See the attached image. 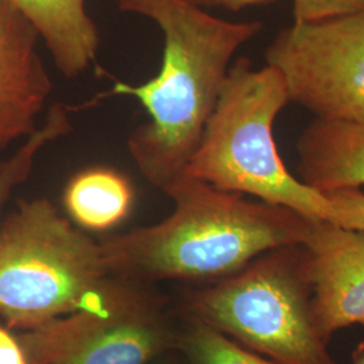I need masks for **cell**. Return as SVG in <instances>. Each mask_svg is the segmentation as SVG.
I'll list each match as a JSON object with an SVG mask.
<instances>
[{
    "mask_svg": "<svg viewBox=\"0 0 364 364\" xmlns=\"http://www.w3.org/2000/svg\"><path fill=\"white\" fill-rule=\"evenodd\" d=\"M117 7L154 21L164 34L156 77L117 81L105 96H130L146 108L150 120L132 130L127 146L144 178L165 193L185 174L235 53L263 23L224 21L186 0H117Z\"/></svg>",
    "mask_w": 364,
    "mask_h": 364,
    "instance_id": "obj_1",
    "label": "cell"
},
{
    "mask_svg": "<svg viewBox=\"0 0 364 364\" xmlns=\"http://www.w3.org/2000/svg\"><path fill=\"white\" fill-rule=\"evenodd\" d=\"M165 195L174 203L169 218L100 243L112 275L221 279L267 251L302 243L314 220L294 209L216 189L188 174Z\"/></svg>",
    "mask_w": 364,
    "mask_h": 364,
    "instance_id": "obj_2",
    "label": "cell"
},
{
    "mask_svg": "<svg viewBox=\"0 0 364 364\" xmlns=\"http://www.w3.org/2000/svg\"><path fill=\"white\" fill-rule=\"evenodd\" d=\"M287 103L285 82L274 68L255 69L246 57L237 58L185 174L220 191L254 196L338 224L326 196L294 177L278 153L274 122Z\"/></svg>",
    "mask_w": 364,
    "mask_h": 364,
    "instance_id": "obj_3",
    "label": "cell"
},
{
    "mask_svg": "<svg viewBox=\"0 0 364 364\" xmlns=\"http://www.w3.org/2000/svg\"><path fill=\"white\" fill-rule=\"evenodd\" d=\"M111 277L102 245L48 198L21 200L0 223V317L11 328L77 311Z\"/></svg>",
    "mask_w": 364,
    "mask_h": 364,
    "instance_id": "obj_4",
    "label": "cell"
},
{
    "mask_svg": "<svg viewBox=\"0 0 364 364\" xmlns=\"http://www.w3.org/2000/svg\"><path fill=\"white\" fill-rule=\"evenodd\" d=\"M195 321L277 364H338L313 309L302 243L274 248L191 301Z\"/></svg>",
    "mask_w": 364,
    "mask_h": 364,
    "instance_id": "obj_5",
    "label": "cell"
},
{
    "mask_svg": "<svg viewBox=\"0 0 364 364\" xmlns=\"http://www.w3.org/2000/svg\"><path fill=\"white\" fill-rule=\"evenodd\" d=\"M290 102L318 119L364 124V10L282 28L264 53Z\"/></svg>",
    "mask_w": 364,
    "mask_h": 364,
    "instance_id": "obj_6",
    "label": "cell"
},
{
    "mask_svg": "<svg viewBox=\"0 0 364 364\" xmlns=\"http://www.w3.org/2000/svg\"><path fill=\"white\" fill-rule=\"evenodd\" d=\"M18 338L30 364H147L169 332L149 301L109 279L77 311Z\"/></svg>",
    "mask_w": 364,
    "mask_h": 364,
    "instance_id": "obj_7",
    "label": "cell"
},
{
    "mask_svg": "<svg viewBox=\"0 0 364 364\" xmlns=\"http://www.w3.org/2000/svg\"><path fill=\"white\" fill-rule=\"evenodd\" d=\"M302 245L323 336L329 341L343 328L364 324L363 231L314 219Z\"/></svg>",
    "mask_w": 364,
    "mask_h": 364,
    "instance_id": "obj_8",
    "label": "cell"
},
{
    "mask_svg": "<svg viewBox=\"0 0 364 364\" xmlns=\"http://www.w3.org/2000/svg\"><path fill=\"white\" fill-rule=\"evenodd\" d=\"M38 33L9 0H0V151L28 138L53 91Z\"/></svg>",
    "mask_w": 364,
    "mask_h": 364,
    "instance_id": "obj_9",
    "label": "cell"
},
{
    "mask_svg": "<svg viewBox=\"0 0 364 364\" xmlns=\"http://www.w3.org/2000/svg\"><path fill=\"white\" fill-rule=\"evenodd\" d=\"M301 181L320 193L364 185V124L318 119L297 142Z\"/></svg>",
    "mask_w": 364,
    "mask_h": 364,
    "instance_id": "obj_10",
    "label": "cell"
},
{
    "mask_svg": "<svg viewBox=\"0 0 364 364\" xmlns=\"http://www.w3.org/2000/svg\"><path fill=\"white\" fill-rule=\"evenodd\" d=\"M38 33L55 68L77 77L95 63L100 36L85 0H9Z\"/></svg>",
    "mask_w": 364,
    "mask_h": 364,
    "instance_id": "obj_11",
    "label": "cell"
},
{
    "mask_svg": "<svg viewBox=\"0 0 364 364\" xmlns=\"http://www.w3.org/2000/svg\"><path fill=\"white\" fill-rule=\"evenodd\" d=\"M134 201L130 181L109 168H90L68 182L64 205L72 220L90 231H108L124 220Z\"/></svg>",
    "mask_w": 364,
    "mask_h": 364,
    "instance_id": "obj_12",
    "label": "cell"
},
{
    "mask_svg": "<svg viewBox=\"0 0 364 364\" xmlns=\"http://www.w3.org/2000/svg\"><path fill=\"white\" fill-rule=\"evenodd\" d=\"M72 131L70 114L65 105H52L45 122L22 144L14 156L0 164V218L1 210L14 189L28 178L39 151L53 141ZM1 223V221H0Z\"/></svg>",
    "mask_w": 364,
    "mask_h": 364,
    "instance_id": "obj_13",
    "label": "cell"
},
{
    "mask_svg": "<svg viewBox=\"0 0 364 364\" xmlns=\"http://www.w3.org/2000/svg\"><path fill=\"white\" fill-rule=\"evenodd\" d=\"M182 347L191 364H277L200 321L185 333Z\"/></svg>",
    "mask_w": 364,
    "mask_h": 364,
    "instance_id": "obj_14",
    "label": "cell"
},
{
    "mask_svg": "<svg viewBox=\"0 0 364 364\" xmlns=\"http://www.w3.org/2000/svg\"><path fill=\"white\" fill-rule=\"evenodd\" d=\"M364 10V0H293L294 22H306Z\"/></svg>",
    "mask_w": 364,
    "mask_h": 364,
    "instance_id": "obj_15",
    "label": "cell"
},
{
    "mask_svg": "<svg viewBox=\"0 0 364 364\" xmlns=\"http://www.w3.org/2000/svg\"><path fill=\"white\" fill-rule=\"evenodd\" d=\"M338 215V224L364 232V193L359 189H338L324 193Z\"/></svg>",
    "mask_w": 364,
    "mask_h": 364,
    "instance_id": "obj_16",
    "label": "cell"
},
{
    "mask_svg": "<svg viewBox=\"0 0 364 364\" xmlns=\"http://www.w3.org/2000/svg\"><path fill=\"white\" fill-rule=\"evenodd\" d=\"M0 364H30L18 336L0 326Z\"/></svg>",
    "mask_w": 364,
    "mask_h": 364,
    "instance_id": "obj_17",
    "label": "cell"
},
{
    "mask_svg": "<svg viewBox=\"0 0 364 364\" xmlns=\"http://www.w3.org/2000/svg\"><path fill=\"white\" fill-rule=\"evenodd\" d=\"M197 7H215V9H224L228 11H242L250 7H262L270 6L275 0H186Z\"/></svg>",
    "mask_w": 364,
    "mask_h": 364,
    "instance_id": "obj_18",
    "label": "cell"
},
{
    "mask_svg": "<svg viewBox=\"0 0 364 364\" xmlns=\"http://www.w3.org/2000/svg\"><path fill=\"white\" fill-rule=\"evenodd\" d=\"M352 364H364V343L352 353Z\"/></svg>",
    "mask_w": 364,
    "mask_h": 364,
    "instance_id": "obj_19",
    "label": "cell"
}]
</instances>
